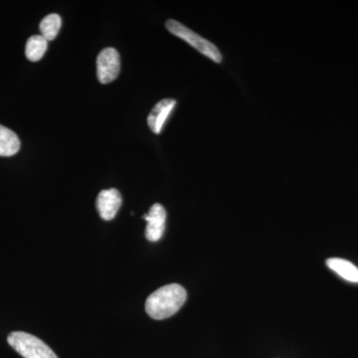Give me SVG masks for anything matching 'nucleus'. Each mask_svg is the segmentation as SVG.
Returning a JSON list of instances; mask_svg holds the SVG:
<instances>
[{"mask_svg":"<svg viewBox=\"0 0 358 358\" xmlns=\"http://www.w3.org/2000/svg\"><path fill=\"white\" fill-rule=\"evenodd\" d=\"M187 294L178 284L166 285L154 292L145 301V312L154 320L171 317L185 305Z\"/></svg>","mask_w":358,"mask_h":358,"instance_id":"1","label":"nucleus"},{"mask_svg":"<svg viewBox=\"0 0 358 358\" xmlns=\"http://www.w3.org/2000/svg\"><path fill=\"white\" fill-rule=\"evenodd\" d=\"M7 343L24 358H58L44 341L24 331H13L7 336Z\"/></svg>","mask_w":358,"mask_h":358,"instance_id":"2","label":"nucleus"},{"mask_svg":"<svg viewBox=\"0 0 358 358\" xmlns=\"http://www.w3.org/2000/svg\"><path fill=\"white\" fill-rule=\"evenodd\" d=\"M166 29L171 34L176 35L185 42H187L190 46L196 49L200 53L203 54L206 57L210 58L212 61L216 63H220L222 61V55L217 47L211 43L208 40L202 38L197 33L193 32L189 28L181 24L178 21L169 20L166 23Z\"/></svg>","mask_w":358,"mask_h":358,"instance_id":"3","label":"nucleus"},{"mask_svg":"<svg viewBox=\"0 0 358 358\" xmlns=\"http://www.w3.org/2000/svg\"><path fill=\"white\" fill-rule=\"evenodd\" d=\"M121 70L119 52L115 48H105L96 58V75L102 84H109L117 79Z\"/></svg>","mask_w":358,"mask_h":358,"instance_id":"4","label":"nucleus"},{"mask_svg":"<svg viewBox=\"0 0 358 358\" xmlns=\"http://www.w3.org/2000/svg\"><path fill=\"white\" fill-rule=\"evenodd\" d=\"M147 221L145 237L148 241L157 242L162 239L166 229V211L162 204L155 203L150 207L148 214L143 216Z\"/></svg>","mask_w":358,"mask_h":358,"instance_id":"5","label":"nucleus"},{"mask_svg":"<svg viewBox=\"0 0 358 358\" xmlns=\"http://www.w3.org/2000/svg\"><path fill=\"white\" fill-rule=\"evenodd\" d=\"M122 201V195L119 190L115 188L102 190L99 193L96 201V209L101 218L106 221L113 220L121 207Z\"/></svg>","mask_w":358,"mask_h":358,"instance_id":"6","label":"nucleus"},{"mask_svg":"<svg viewBox=\"0 0 358 358\" xmlns=\"http://www.w3.org/2000/svg\"><path fill=\"white\" fill-rule=\"evenodd\" d=\"M176 105V101L173 99H164L155 106L148 117V127L152 131L157 134L162 133L167 117L171 114Z\"/></svg>","mask_w":358,"mask_h":358,"instance_id":"7","label":"nucleus"},{"mask_svg":"<svg viewBox=\"0 0 358 358\" xmlns=\"http://www.w3.org/2000/svg\"><path fill=\"white\" fill-rule=\"evenodd\" d=\"M327 265L346 281L358 282V268L350 261L341 258H331L327 259Z\"/></svg>","mask_w":358,"mask_h":358,"instance_id":"8","label":"nucleus"},{"mask_svg":"<svg viewBox=\"0 0 358 358\" xmlns=\"http://www.w3.org/2000/svg\"><path fill=\"white\" fill-rule=\"evenodd\" d=\"M20 148L17 134L0 124V157H13Z\"/></svg>","mask_w":358,"mask_h":358,"instance_id":"9","label":"nucleus"},{"mask_svg":"<svg viewBox=\"0 0 358 358\" xmlns=\"http://www.w3.org/2000/svg\"><path fill=\"white\" fill-rule=\"evenodd\" d=\"M47 47H48V41L42 35H33L26 43V57L32 62H37L43 57Z\"/></svg>","mask_w":358,"mask_h":358,"instance_id":"10","label":"nucleus"},{"mask_svg":"<svg viewBox=\"0 0 358 358\" xmlns=\"http://www.w3.org/2000/svg\"><path fill=\"white\" fill-rule=\"evenodd\" d=\"M61 25H62V20L58 14H49L40 23V32L47 41H51L57 36Z\"/></svg>","mask_w":358,"mask_h":358,"instance_id":"11","label":"nucleus"}]
</instances>
